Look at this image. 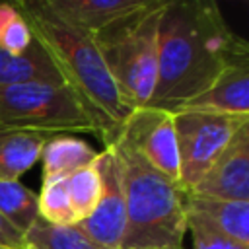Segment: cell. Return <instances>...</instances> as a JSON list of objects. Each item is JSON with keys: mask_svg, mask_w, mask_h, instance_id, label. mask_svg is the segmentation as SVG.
Segmentation results:
<instances>
[{"mask_svg": "<svg viewBox=\"0 0 249 249\" xmlns=\"http://www.w3.org/2000/svg\"><path fill=\"white\" fill-rule=\"evenodd\" d=\"M97 154L86 140H80L72 134H53L41 152L43 163V181L64 179L74 171L91 165L97 160Z\"/></svg>", "mask_w": 249, "mask_h": 249, "instance_id": "obj_14", "label": "cell"}, {"mask_svg": "<svg viewBox=\"0 0 249 249\" xmlns=\"http://www.w3.org/2000/svg\"><path fill=\"white\" fill-rule=\"evenodd\" d=\"M4 132H8V130H6V128H2V126H0V136H2V134H4Z\"/></svg>", "mask_w": 249, "mask_h": 249, "instance_id": "obj_25", "label": "cell"}, {"mask_svg": "<svg viewBox=\"0 0 249 249\" xmlns=\"http://www.w3.org/2000/svg\"><path fill=\"white\" fill-rule=\"evenodd\" d=\"M124 193L126 230L124 247H175L183 249L187 233L185 189L152 167L123 140L113 144Z\"/></svg>", "mask_w": 249, "mask_h": 249, "instance_id": "obj_3", "label": "cell"}, {"mask_svg": "<svg viewBox=\"0 0 249 249\" xmlns=\"http://www.w3.org/2000/svg\"><path fill=\"white\" fill-rule=\"evenodd\" d=\"M249 43L224 19L216 0H165L158 33V82L148 107L179 111Z\"/></svg>", "mask_w": 249, "mask_h": 249, "instance_id": "obj_1", "label": "cell"}, {"mask_svg": "<svg viewBox=\"0 0 249 249\" xmlns=\"http://www.w3.org/2000/svg\"><path fill=\"white\" fill-rule=\"evenodd\" d=\"M181 109L249 117V56L230 62L196 97Z\"/></svg>", "mask_w": 249, "mask_h": 249, "instance_id": "obj_10", "label": "cell"}, {"mask_svg": "<svg viewBox=\"0 0 249 249\" xmlns=\"http://www.w3.org/2000/svg\"><path fill=\"white\" fill-rule=\"evenodd\" d=\"M18 8L62 82L89 115L103 146H113L134 109L123 99L93 35L64 19L45 0H23Z\"/></svg>", "mask_w": 249, "mask_h": 249, "instance_id": "obj_2", "label": "cell"}, {"mask_svg": "<svg viewBox=\"0 0 249 249\" xmlns=\"http://www.w3.org/2000/svg\"><path fill=\"white\" fill-rule=\"evenodd\" d=\"M33 43L31 29L19 8L10 2H0V49L21 54Z\"/></svg>", "mask_w": 249, "mask_h": 249, "instance_id": "obj_20", "label": "cell"}, {"mask_svg": "<svg viewBox=\"0 0 249 249\" xmlns=\"http://www.w3.org/2000/svg\"><path fill=\"white\" fill-rule=\"evenodd\" d=\"M124 249H175V247H124Z\"/></svg>", "mask_w": 249, "mask_h": 249, "instance_id": "obj_23", "label": "cell"}, {"mask_svg": "<svg viewBox=\"0 0 249 249\" xmlns=\"http://www.w3.org/2000/svg\"><path fill=\"white\" fill-rule=\"evenodd\" d=\"M0 2H10V4H16V6H18V4H21L23 0H0Z\"/></svg>", "mask_w": 249, "mask_h": 249, "instance_id": "obj_24", "label": "cell"}, {"mask_svg": "<svg viewBox=\"0 0 249 249\" xmlns=\"http://www.w3.org/2000/svg\"><path fill=\"white\" fill-rule=\"evenodd\" d=\"M70 23L97 33L105 25L138 10L163 4L165 0H45Z\"/></svg>", "mask_w": 249, "mask_h": 249, "instance_id": "obj_12", "label": "cell"}, {"mask_svg": "<svg viewBox=\"0 0 249 249\" xmlns=\"http://www.w3.org/2000/svg\"><path fill=\"white\" fill-rule=\"evenodd\" d=\"M23 249H105L93 241L78 224L54 226L41 216L23 233Z\"/></svg>", "mask_w": 249, "mask_h": 249, "instance_id": "obj_16", "label": "cell"}, {"mask_svg": "<svg viewBox=\"0 0 249 249\" xmlns=\"http://www.w3.org/2000/svg\"><path fill=\"white\" fill-rule=\"evenodd\" d=\"M0 247L23 249V233L16 230L2 214H0Z\"/></svg>", "mask_w": 249, "mask_h": 249, "instance_id": "obj_22", "label": "cell"}, {"mask_svg": "<svg viewBox=\"0 0 249 249\" xmlns=\"http://www.w3.org/2000/svg\"><path fill=\"white\" fill-rule=\"evenodd\" d=\"M196 195L249 202V123H243L200 181L189 189Z\"/></svg>", "mask_w": 249, "mask_h": 249, "instance_id": "obj_9", "label": "cell"}, {"mask_svg": "<svg viewBox=\"0 0 249 249\" xmlns=\"http://www.w3.org/2000/svg\"><path fill=\"white\" fill-rule=\"evenodd\" d=\"M119 140L132 146L152 167L179 183V148L173 113L138 107L126 119Z\"/></svg>", "mask_w": 249, "mask_h": 249, "instance_id": "obj_7", "label": "cell"}, {"mask_svg": "<svg viewBox=\"0 0 249 249\" xmlns=\"http://www.w3.org/2000/svg\"><path fill=\"white\" fill-rule=\"evenodd\" d=\"M39 198V216L54 226H72L78 224V218L72 210L66 177L64 179H49L43 181Z\"/></svg>", "mask_w": 249, "mask_h": 249, "instance_id": "obj_19", "label": "cell"}, {"mask_svg": "<svg viewBox=\"0 0 249 249\" xmlns=\"http://www.w3.org/2000/svg\"><path fill=\"white\" fill-rule=\"evenodd\" d=\"M0 249H8V247H0Z\"/></svg>", "mask_w": 249, "mask_h": 249, "instance_id": "obj_26", "label": "cell"}, {"mask_svg": "<svg viewBox=\"0 0 249 249\" xmlns=\"http://www.w3.org/2000/svg\"><path fill=\"white\" fill-rule=\"evenodd\" d=\"M95 167L101 177V196L93 212L82 222H78V226L105 249H123V237L126 230V208L121 167L113 146H107L97 154Z\"/></svg>", "mask_w": 249, "mask_h": 249, "instance_id": "obj_8", "label": "cell"}, {"mask_svg": "<svg viewBox=\"0 0 249 249\" xmlns=\"http://www.w3.org/2000/svg\"><path fill=\"white\" fill-rule=\"evenodd\" d=\"M0 126L45 134L91 132L95 126L66 84L29 82L0 88Z\"/></svg>", "mask_w": 249, "mask_h": 249, "instance_id": "obj_5", "label": "cell"}, {"mask_svg": "<svg viewBox=\"0 0 249 249\" xmlns=\"http://www.w3.org/2000/svg\"><path fill=\"white\" fill-rule=\"evenodd\" d=\"M66 187H68L72 210H74L78 222H82L84 218H88L93 212V208L97 206V200L101 196V177L95 167V161L91 165H86V167L74 171L72 175H68Z\"/></svg>", "mask_w": 249, "mask_h": 249, "instance_id": "obj_18", "label": "cell"}, {"mask_svg": "<svg viewBox=\"0 0 249 249\" xmlns=\"http://www.w3.org/2000/svg\"><path fill=\"white\" fill-rule=\"evenodd\" d=\"M185 214L196 218L218 233L249 247V202L224 200L187 191Z\"/></svg>", "mask_w": 249, "mask_h": 249, "instance_id": "obj_11", "label": "cell"}, {"mask_svg": "<svg viewBox=\"0 0 249 249\" xmlns=\"http://www.w3.org/2000/svg\"><path fill=\"white\" fill-rule=\"evenodd\" d=\"M185 222H187V230L191 231V237H193V249H249V247L218 233L216 230L208 228L206 224L198 222L193 216L185 214Z\"/></svg>", "mask_w": 249, "mask_h": 249, "instance_id": "obj_21", "label": "cell"}, {"mask_svg": "<svg viewBox=\"0 0 249 249\" xmlns=\"http://www.w3.org/2000/svg\"><path fill=\"white\" fill-rule=\"evenodd\" d=\"M29 82L64 84L51 54L35 37L31 47L21 54L0 49V88Z\"/></svg>", "mask_w": 249, "mask_h": 249, "instance_id": "obj_13", "label": "cell"}, {"mask_svg": "<svg viewBox=\"0 0 249 249\" xmlns=\"http://www.w3.org/2000/svg\"><path fill=\"white\" fill-rule=\"evenodd\" d=\"M163 4L138 10L91 33L123 99L132 109L150 105L158 82V33Z\"/></svg>", "mask_w": 249, "mask_h": 249, "instance_id": "obj_4", "label": "cell"}, {"mask_svg": "<svg viewBox=\"0 0 249 249\" xmlns=\"http://www.w3.org/2000/svg\"><path fill=\"white\" fill-rule=\"evenodd\" d=\"M173 119L179 148V185L185 191L200 181L235 130L249 123V117L198 109H179L173 113Z\"/></svg>", "mask_w": 249, "mask_h": 249, "instance_id": "obj_6", "label": "cell"}, {"mask_svg": "<svg viewBox=\"0 0 249 249\" xmlns=\"http://www.w3.org/2000/svg\"><path fill=\"white\" fill-rule=\"evenodd\" d=\"M53 134L33 130H8L0 136V179H19L39 160Z\"/></svg>", "mask_w": 249, "mask_h": 249, "instance_id": "obj_15", "label": "cell"}, {"mask_svg": "<svg viewBox=\"0 0 249 249\" xmlns=\"http://www.w3.org/2000/svg\"><path fill=\"white\" fill-rule=\"evenodd\" d=\"M0 214L25 233L39 218L37 193L19 183V179H0Z\"/></svg>", "mask_w": 249, "mask_h": 249, "instance_id": "obj_17", "label": "cell"}]
</instances>
